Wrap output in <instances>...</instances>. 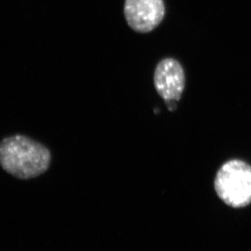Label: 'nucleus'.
<instances>
[{
	"instance_id": "1",
	"label": "nucleus",
	"mask_w": 251,
	"mask_h": 251,
	"mask_svg": "<svg viewBox=\"0 0 251 251\" xmlns=\"http://www.w3.org/2000/svg\"><path fill=\"white\" fill-rule=\"evenodd\" d=\"M51 161L49 148L26 135L17 134L0 141V166L17 179L41 176L48 171Z\"/></svg>"
},
{
	"instance_id": "2",
	"label": "nucleus",
	"mask_w": 251,
	"mask_h": 251,
	"mask_svg": "<svg viewBox=\"0 0 251 251\" xmlns=\"http://www.w3.org/2000/svg\"><path fill=\"white\" fill-rule=\"evenodd\" d=\"M215 189L221 200L233 208L251 203V167L242 160L232 159L223 164L215 179Z\"/></svg>"
},
{
	"instance_id": "3",
	"label": "nucleus",
	"mask_w": 251,
	"mask_h": 251,
	"mask_svg": "<svg viewBox=\"0 0 251 251\" xmlns=\"http://www.w3.org/2000/svg\"><path fill=\"white\" fill-rule=\"evenodd\" d=\"M166 14L164 0H125L124 16L128 25L138 33L157 28Z\"/></svg>"
},
{
	"instance_id": "4",
	"label": "nucleus",
	"mask_w": 251,
	"mask_h": 251,
	"mask_svg": "<svg viewBox=\"0 0 251 251\" xmlns=\"http://www.w3.org/2000/svg\"><path fill=\"white\" fill-rule=\"evenodd\" d=\"M154 87L166 103L178 101L185 87L184 69L179 61L172 58L163 59L155 69Z\"/></svg>"
}]
</instances>
